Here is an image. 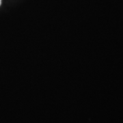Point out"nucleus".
<instances>
[{
  "label": "nucleus",
  "instance_id": "1",
  "mask_svg": "<svg viewBox=\"0 0 123 123\" xmlns=\"http://www.w3.org/2000/svg\"><path fill=\"white\" fill-rule=\"evenodd\" d=\"M1 4V0H0V6Z\"/></svg>",
  "mask_w": 123,
  "mask_h": 123
}]
</instances>
